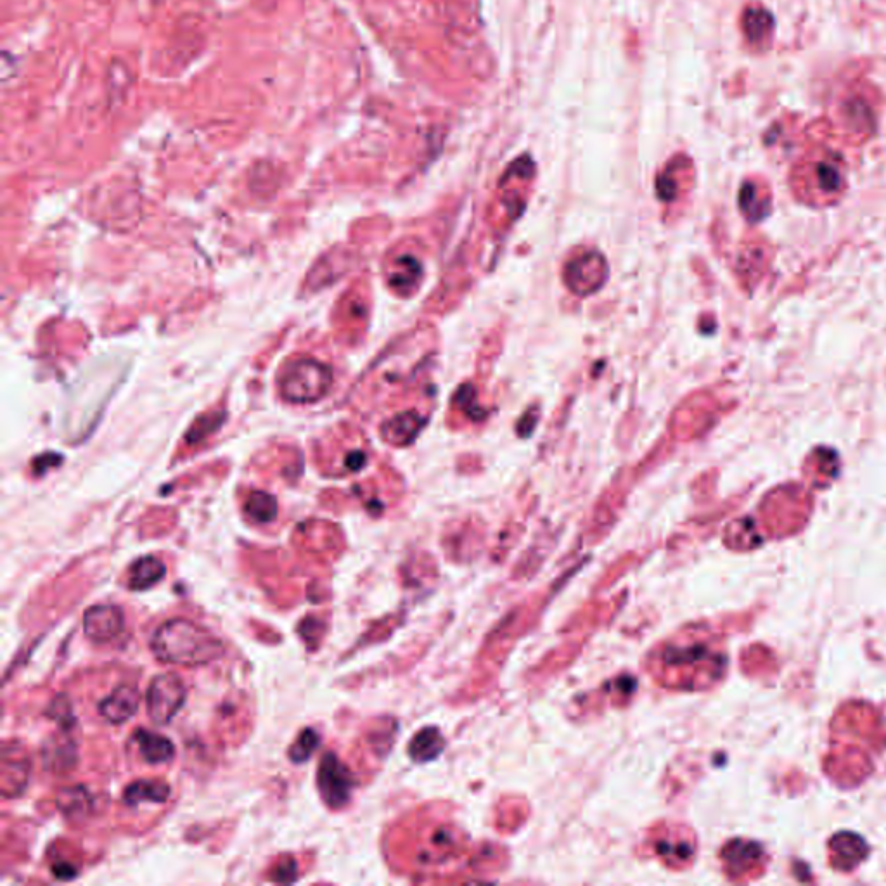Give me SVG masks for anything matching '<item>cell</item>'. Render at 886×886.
I'll return each instance as SVG.
<instances>
[{
	"instance_id": "ba28073f",
	"label": "cell",
	"mask_w": 886,
	"mask_h": 886,
	"mask_svg": "<svg viewBox=\"0 0 886 886\" xmlns=\"http://www.w3.org/2000/svg\"><path fill=\"white\" fill-rule=\"evenodd\" d=\"M141 705V693L132 684H120L99 703V715L111 724H125L134 717Z\"/></svg>"
},
{
	"instance_id": "52a82bcc",
	"label": "cell",
	"mask_w": 886,
	"mask_h": 886,
	"mask_svg": "<svg viewBox=\"0 0 886 886\" xmlns=\"http://www.w3.org/2000/svg\"><path fill=\"white\" fill-rule=\"evenodd\" d=\"M30 779V760L20 748L4 746L0 764V790L4 798H14L25 790Z\"/></svg>"
},
{
	"instance_id": "2e32d148",
	"label": "cell",
	"mask_w": 886,
	"mask_h": 886,
	"mask_svg": "<svg viewBox=\"0 0 886 886\" xmlns=\"http://www.w3.org/2000/svg\"><path fill=\"white\" fill-rule=\"evenodd\" d=\"M319 743H321V738H319V734L314 729H305V731L300 732V736L296 738L295 743L289 748L288 755L291 758V762H295V764L307 762L314 755Z\"/></svg>"
},
{
	"instance_id": "d6986e66",
	"label": "cell",
	"mask_w": 886,
	"mask_h": 886,
	"mask_svg": "<svg viewBox=\"0 0 886 886\" xmlns=\"http://www.w3.org/2000/svg\"><path fill=\"white\" fill-rule=\"evenodd\" d=\"M49 717L59 722L63 727H71L73 724V717H71V708L68 705V701H66L65 696H59L56 700L52 701L51 708H49V712H47Z\"/></svg>"
},
{
	"instance_id": "7c38bea8",
	"label": "cell",
	"mask_w": 886,
	"mask_h": 886,
	"mask_svg": "<svg viewBox=\"0 0 886 886\" xmlns=\"http://www.w3.org/2000/svg\"><path fill=\"white\" fill-rule=\"evenodd\" d=\"M168 797H170V788L167 784L149 779L135 781L123 791V802L130 807L142 802L165 803Z\"/></svg>"
},
{
	"instance_id": "e0dca14e",
	"label": "cell",
	"mask_w": 886,
	"mask_h": 886,
	"mask_svg": "<svg viewBox=\"0 0 886 886\" xmlns=\"http://www.w3.org/2000/svg\"><path fill=\"white\" fill-rule=\"evenodd\" d=\"M222 421H224V414H222V412H210V414L201 416V418L191 426V430L187 431V442L200 443L201 440H205L208 435H212L213 431L219 430Z\"/></svg>"
},
{
	"instance_id": "ac0fdd59",
	"label": "cell",
	"mask_w": 886,
	"mask_h": 886,
	"mask_svg": "<svg viewBox=\"0 0 886 886\" xmlns=\"http://www.w3.org/2000/svg\"><path fill=\"white\" fill-rule=\"evenodd\" d=\"M772 20L769 13H765L762 9L758 11H748L746 13L745 30L746 35L750 37L752 42L764 40L765 35L771 33Z\"/></svg>"
},
{
	"instance_id": "4fadbf2b",
	"label": "cell",
	"mask_w": 886,
	"mask_h": 886,
	"mask_svg": "<svg viewBox=\"0 0 886 886\" xmlns=\"http://www.w3.org/2000/svg\"><path fill=\"white\" fill-rule=\"evenodd\" d=\"M45 767L56 774H63L77 764V748L66 739H52L44 748Z\"/></svg>"
},
{
	"instance_id": "6da1fadb",
	"label": "cell",
	"mask_w": 886,
	"mask_h": 886,
	"mask_svg": "<svg viewBox=\"0 0 886 886\" xmlns=\"http://www.w3.org/2000/svg\"><path fill=\"white\" fill-rule=\"evenodd\" d=\"M160 662L182 667H201L224 655V644L198 623L175 618L160 625L151 639Z\"/></svg>"
},
{
	"instance_id": "5bb4252c",
	"label": "cell",
	"mask_w": 886,
	"mask_h": 886,
	"mask_svg": "<svg viewBox=\"0 0 886 886\" xmlns=\"http://www.w3.org/2000/svg\"><path fill=\"white\" fill-rule=\"evenodd\" d=\"M58 807L66 817L73 819V817L87 816L92 802L85 788H68L59 793Z\"/></svg>"
},
{
	"instance_id": "9a60e30c",
	"label": "cell",
	"mask_w": 886,
	"mask_h": 886,
	"mask_svg": "<svg viewBox=\"0 0 886 886\" xmlns=\"http://www.w3.org/2000/svg\"><path fill=\"white\" fill-rule=\"evenodd\" d=\"M244 509L251 520L257 521V523H270V521L276 520L277 501L267 492L257 490V492H251Z\"/></svg>"
},
{
	"instance_id": "8fae6325",
	"label": "cell",
	"mask_w": 886,
	"mask_h": 886,
	"mask_svg": "<svg viewBox=\"0 0 886 886\" xmlns=\"http://www.w3.org/2000/svg\"><path fill=\"white\" fill-rule=\"evenodd\" d=\"M167 566L155 556H144L130 566L129 587L132 591H146L165 577Z\"/></svg>"
},
{
	"instance_id": "30bf717a",
	"label": "cell",
	"mask_w": 886,
	"mask_h": 886,
	"mask_svg": "<svg viewBox=\"0 0 886 886\" xmlns=\"http://www.w3.org/2000/svg\"><path fill=\"white\" fill-rule=\"evenodd\" d=\"M135 743L139 746L141 757L148 764H168L175 757V746L170 739L155 732L139 729L135 732Z\"/></svg>"
},
{
	"instance_id": "3957f363",
	"label": "cell",
	"mask_w": 886,
	"mask_h": 886,
	"mask_svg": "<svg viewBox=\"0 0 886 886\" xmlns=\"http://www.w3.org/2000/svg\"><path fill=\"white\" fill-rule=\"evenodd\" d=\"M186 698V686L177 675H158L149 684L146 694L149 719L153 720L156 726H167L180 712V708L184 707Z\"/></svg>"
},
{
	"instance_id": "44dd1931",
	"label": "cell",
	"mask_w": 886,
	"mask_h": 886,
	"mask_svg": "<svg viewBox=\"0 0 886 886\" xmlns=\"http://www.w3.org/2000/svg\"><path fill=\"white\" fill-rule=\"evenodd\" d=\"M52 874L59 880H70V878L77 876V869L71 866L70 862H58L56 866L52 867Z\"/></svg>"
},
{
	"instance_id": "ffe728a7",
	"label": "cell",
	"mask_w": 886,
	"mask_h": 886,
	"mask_svg": "<svg viewBox=\"0 0 886 886\" xmlns=\"http://www.w3.org/2000/svg\"><path fill=\"white\" fill-rule=\"evenodd\" d=\"M296 876H298L296 862L293 859H286V861L277 864L276 871L272 874V880L277 883H291L296 880Z\"/></svg>"
},
{
	"instance_id": "8992f818",
	"label": "cell",
	"mask_w": 886,
	"mask_h": 886,
	"mask_svg": "<svg viewBox=\"0 0 886 886\" xmlns=\"http://www.w3.org/2000/svg\"><path fill=\"white\" fill-rule=\"evenodd\" d=\"M123 629H125V617L118 606L99 604L85 611L84 632L92 643H111L122 634Z\"/></svg>"
},
{
	"instance_id": "277c9868",
	"label": "cell",
	"mask_w": 886,
	"mask_h": 886,
	"mask_svg": "<svg viewBox=\"0 0 886 886\" xmlns=\"http://www.w3.org/2000/svg\"><path fill=\"white\" fill-rule=\"evenodd\" d=\"M317 786L321 791L322 800L328 803L331 809H340L350 800L354 777L347 767L341 764L340 758L334 753H326L317 771Z\"/></svg>"
},
{
	"instance_id": "9c48e42d",
	"label": "cell",
	"mask_w": 886,
	"mask_h": 886,
	"mask_svg": "<svg viewBox=\"0 0 886 886\" xmlns=\"http://www.w3.org/2000/svg\"><path fill=\"white\" fill-rule=\"evenodd\" d=\"M869 855V847L862 836L855 833H838L829 842V864L850 873Z\"/></svg>"
},
{
	"instance_id": "5b68a950",
	"label": "cell",
	"mask_w": 886,
	"mask_h": 886,
	"mask_svg": "<svg viewBox=\"0 0 886 886\" xmlns=\"http://www.w3.org/2000/svg\"><path fill=\"white\" fill-rule=\"evenodd\" d=\"M726 871L732 880H753L764 873L767 855L760 843L734 840L724 848Z\"/></svg>"
},
{
	"instance_id": "7a4b0ae2",
	"label": "cell",
	"mask_w": 886,
	"mask_h": 886,
	"mask_svg": "<svg viewBox=\"0 0 886 886\" xmlns=\"http://www.w3.org/2000/svg\"><path fill=\"white\" fill-rule=\"evenodd\" d=\"M333 386V371L319 360L300 359L286 369L281 393L293 404H310L322 399Z\"/></svg>"
}]
</instances>
